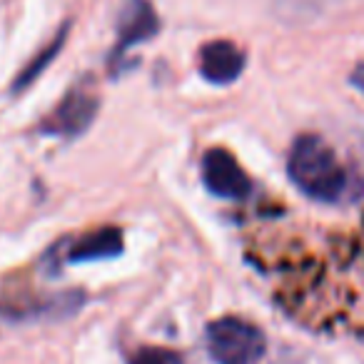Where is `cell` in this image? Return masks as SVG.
Returning <instances> with one entry per match:
<instances>
[{
	"instance_id": "6",
	"label": "cell",
	"mask_w": 364,
	"mask_h": 364,
	"mask_svg": "<svg viewBox=\"0 0 364 364\" xmlns=\"http://www.w3.org/2000/svg\"><path fill=\"white\" fill-rule=\"evenodd\" d=\"M245 53L230 41H213L200 50V75L213 85H230L245 70Z\"/></svg>"
},
{
	"instance_id": "7",
	"label": "cell",
	"mask_w": 364,
	"mask_h": 364,
	"mask_svg": "<svg viewBox=\"0 0 364 364\" xmlns=\"http://www.w3.org/2000/svg\"><path fill=\"white\" fill-rule=\"evenodd\" d=\"M122 252V235L115 228H102L97 232L82 237L73 245L68 262H95V259H110Z\"/></svg>"
},
{
	"instance_id": "5",
	"label": "cell",
	"mask_w": 364,
	"mask_h": 364,
	"mask_svg": "<svg viewBox=\"0 0 364 364\" xmlns=\"http://www.w3.org/2000/svg\"><path fill=\"white\" fill-rule=\"evenodd\" d=\"M95 115H97V97L85 90H73L55 107V112L46 120L43 132L60 135V137H75L90 127Z\"/></svg>"
},
{
	"instance_id": "1",
	"label": "cell",
	"mask_w": 364,
	"mask_h": 364,
	"mask_svg": "<svg viewBox=\"0 0 364 364\" xmlns=\"http://www.w3.org/2000/svg\"><path fill=\"white\" fill-rule=\"evenodd\" d=\"M287 172L299 193L317 203H334L347 188V170L332 145L319 135H299L294 140Z\"/></svg>"
},
{
	"instance_id": "9",
	"label": "cell",
	"mask_w": 364,
	"mask_h": 364,
	"mask_svg": "<svg viewBox=\"0 0 364 364\" xmlns=\"http://www.w3.org/2000/svg\"><path fill=\"white\" fill-rule=\"evenodd\" d=\"M130 364H182V357L165 347H142L130 357Z\"/></svg>"
},
{
	"instance_id": "8",
	"label": "cell",
	"mask_w": 364,
	"mask_h": 364,
	"mask_svg": "<svg viewBox=\"0 0 364 364\" xmlns=\"http://www.w3.org/2000/svg\"><path fill=\"white\" fill-rule=\"evenodd\" d=\"M65 36H68V28H63L60 33L55 36V41L50 43V46L46 48V50L41 53V55H36V60H31L28 63V68L21 73V77L16 80V85H13V90H26L28 85H31L33 80H36L38 75H41L43 70H46L48 65L53 63V58L60 53V48H63V43H65Z\"/></svg>"
},
{
	"instance_id": "2",
	"label": "cell",
	"mask_w": 364,
	"mask_h": 364,
	"mask_svg": "<svg viewBox=\"0 0 364 364\" xmlns=\"http://www.w3.org/2000/svg\"><path fill=\"white\" fill-rule=\"evenodd\" d=\"M208 352L218 364H257L264 357L267 339L252 322L223 317L208 324Z\"/></svg>"
},
{
	"instance_id": "3",
	"label": "cell",
	"mask_w": 364,
	"mask_h": 364,
	"mask_svg": "<svg viewBox=\"0 0 364 364\" xmlns=\"http://www.w3.org/2000/svg\"><path fill=\"white\" fill-rule=\"evenodd\" d=\"M203 182L205 188L223 200H245L250 195V177L235 160L232 152L213 147L203 157Z\"/></svg>"
},
{
	"instance_id": "4",
	"label": "cell",
	"mask_w": 364,
	"mask_h": 364,
	"mask_svg": "<svg viewBox=\"0 0 364 364\" xmlns=\"http://www.w3.org/2000/svg\"><path fill=\"white\" fill-rule=\"evenodd\" d=\"M160 31V18L150 0H125L120 26H117V46L112 50V68H120L125 55L140 43L150 41Z\"/></svg>"
}]
</instances>
